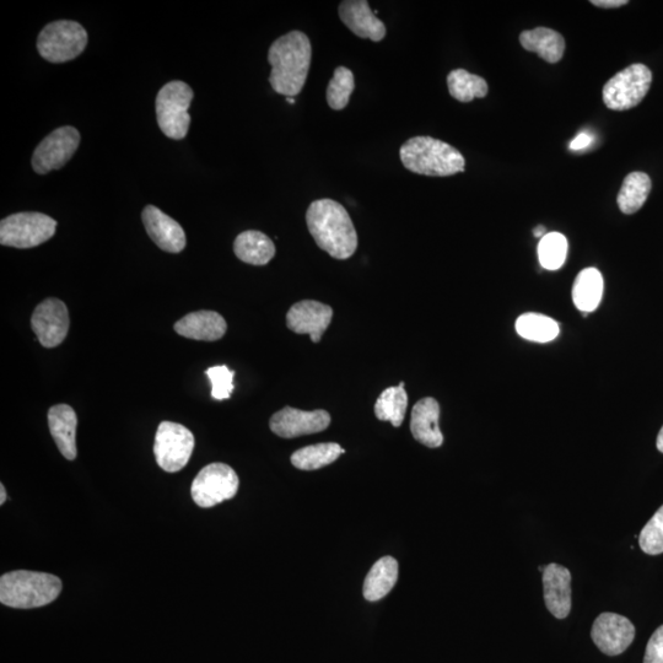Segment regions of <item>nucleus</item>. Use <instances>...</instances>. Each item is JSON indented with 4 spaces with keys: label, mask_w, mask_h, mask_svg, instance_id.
Listing matches in <instances>:
<instances>
[{
    "label": "nucleus",
    "mask_w": 663,
    "mask_h": 663,
    "mask_svg": "<svg viewBox=\"0 0 663 663\" xmlns=\"http://www.w3.org/2000/svg\"><path fill=\"white\" fill-rule=\"evenodd\" d=\"M306 224L317 246L336 260H348L357 251V230L341 203L328 198L312 202Z\"/></svg>",
    "instance_id": "1"
},
{
    "label": "nucleus",
    "mask_w": 663,
    "mask_h": 663,
    "mask_svg": "<svg viewBox=\"0 0 663 663\" xmlns=\"http://www.w3.org/2000/svg\"><path fill=\"white\" fill-rule=\"evenodd\" d=\"M311 59V42L304 32L291 31L274 41L268 52L273 90L287 97L299 95L309 75Z\"/></svg>",
    "instance_id": "2"
},
{
    "label": "nucleus",
    "mask_w": 663,
    "mask_h": 663,
    "mask_svg": "<svg viewBox=\"0 0 663 663\" xmlns=\"http://www.w3.org/2000/svg\"><path fill=\"white\" fill-rule=\"evenodd\" d=\"M404 167L413 174L447 177L465 171L466 160L449 143L431 137L408 139L400 150Z\"/></svg>",
    "instance_id": "3"
},
{
    "label": "nucleus",
    "mask_w": 663,
    "mask_h": 663,
    "mask_svg": "<svg viewBox=\"0 0 663 663\" xmlns=\"http://www.w3.org/2000/svg\"><path fill=\"white\" fill-rule=\"evenodd\" d=\"M62 592V581L55 575L16 570L0 578L2 605L31 609L50 605Z\"/></svg>",
    "instance_id": "4"
},
{
    "label": "nucleus",
    "mask_w": 663,
    "mask_h": 663,
    "mask_svg": "<svg viewBox=\"0 0 663 663\" xmlns=\"http://www.w3.org/2000/svg\"><path fill=\"white\" fill-rule=\"evenodd\" d=\"M194 94L191 86L175 80L167 83L156 96V118L158 125L165 134L174 140H182L187 136L191 125L188 109Z\"/></svg>",
    "instance_id": "5"
},
{
    "label": "nucleus",
    "mask_w": 663,
    "mask_h": 663,
    "mask_svg": "<svg viewBox=\"0 0 663 663\" xmlns=\"http://www.w3.org/2000/svg\"><path fill=\"white\" fill-rule=\"evenodd\" d=\"M88 45V32L79 23L69 20L55 21L41 31L37 51L51 63L73 61Z\"/></svg>",
    "instance_id": "6"
},
{
    "label": "nucleus",
    "mask_w": 663,
    "mask_h": 663,
    "mask_svg": "<svg viewBox=\"0 0 663 663\" xmlns=\"http://www.w3.org/2000/svg\"><path fill=\"white\" fill-rule=\"evenodd\" d=\"M57 221L42 213L9 215L0 223V244L15 249H32L56 234Z\"/></svg>",
    "instance_id": "7"
},
{
    "label": "nucleus",
    "mask_w": 663,
    "mask_h": 663,
    "mask_svg": "<svg viewBox=\"0 0 663 663\" xmlns=\"http://www.w3.org/2000/svg\"><path fill=\"white\" fill-rule=\"evenodd\" d=\"M651 83V70L644 64H632L608 80L603 88V102L613 111L634 109L648 95Z\"/></svg>",
    "instance_id": "8"
},
{
    "label": "nucleus",
    "mask_w": 663,
    "mask_h": 663,
    "mask_svg": "<svg viewBox=\"0 0 663 663\" xmlns=\"http://www.w3.org/2000/svg\"><path fill=\"white\" fill-rule=\"evenodd\" d=\"M239 477L225 463H212L194 478L191 494L199 508L208 509L235 497L239 490Z\"/></svg>",
    "instance_id": "9"
},
{
    "label": "nucleus",
    "mask_w": 663,
    "mask_h": 663,
    "mask_svg": "<svg viewBox=\"0 0 663 663\" xmlns=\"http://www.w3.org/2000/svg\"><path fill=\"white\" fill-rule=\"evenodd\" d=\"M194 449L192 431L181 424L163 422L155 435L154 455L163 471L176 473L187 466Z\"/></svg>",
    "instance_id": "10"
},
{
    "label": "nucleus",
    "mask_w": 663,
    "mask_h": 663,
    "mask_svg": "<svg viewBox=\"0 0 663 663\" xmlns=\"http://www.w3.org/2000/svg\"><path fill=\"white\" fill-rule=\"evenodd\" d=\"M79 144L80 133L77 128L66 126L56 129L37 145L32 155V169L39 175L62 169L73 158Z\"/></svg>",
    "instance_id": "11"
},
{
    "label": "nucleus",
    "mask_w": 663,
    "mask_h": 663,
    "mask_svg": "<svg viewBox=\"0 0 663 663\" xmlns=\"http://www.w3.org/2000/svg\"><path fill=\"white\" fill-rule=\"evenodd\" d=\"M69 325L66 304L55 298L42 301L31 317L32 331L45 348H55L62 344L67 337Z\"/></svg>",
    "instance_id": "12"
},
{
    "label": "nucleus",
    "mask_w": 663,
    "mask_h": 663,
    "mask_svg": "<svg viewBox=\"0 0 663 663\" xmlns=\"http://www.w3.org/2000/svg\"><path fill=\"white\" fill-rule=\"evenodd\" d=\"M330 424L331 415L323 409L305 412L301 409L285 407L273 415L269 427L280 438L294 439L298 436L321 433L330 427Z\"/></svg>",
    "instance_id": "13"
},
{
    "label": "nucleus",
    "mask_w": 663,
    "mask_h": 663,
    "mask_svg": "<svg viewBox=\"0 0 663 663\" xmlns=\"http://www.w3.org/2000/svg\"><path fill=\"white\" fill-rule=\"evenodd\" d=\"M592 640L603 654L617 656L632 645L635 627L628 618L616 613H602L596 618L591 632Z\"/></svg>",
    "instance_id": "14"
},
{
    "label": "nucleus",
    "mask_w": 663,
    "mask_h": 663,
    "mask_svg": "<svg viewBox=\"0 0 663 663\" xmlns=\"http://www.w3.org/2000/svg\"><path fill=\"white\" fill-rule=\"evenodd\" d=\"M333 309L315 300H304L290 307L287 325L296 334H309L311 341L318 343L331 325Z\"/></svg>",
    "instance_id": "15"
},
{
    "label": "nucleus",
    "mask_w": 663,
    "mask_h": 663,
    "mask_svg": "<svg viewBox=\"0 0 663 663\" xmlns=\"http://www.w3.org/2000/svg\"><path fill=\"white\" fill-rule=\"evenodd\" d=\"M142 219L150 239L159 249L170 253H180L185 250L186 234L176 220L155 206L145 207Z\"/></svg>",
    "instance_id": "16"
},
{
    "label": "nucleus",
    "mask_w": 663,
    "mask_h": 663,
    "mask_svg": "<svg viewBox=\"0 0 663 663\" xmlns=\"http://www.w3.org/2000/svg\"><path fill=\"white\" fill-rule=\"evenodd\" d=\"M339 18L360 39L381 42L386 36V26L376 18L366 0H346L339 4Z\"/></svg>",
    "instance_id": "17"
},
{
    "label": "nucleus",
    "mask_w": 663,
    "mask_h": 663,
    "mask_svg": "<svg viewBox=\"0 0 663 663\" xmlns=\"http://www.w3.org/2000/svg\"><path fill=\"white\" fill-rule=\"evenodd\" d=\"M571 574L559 564H549L543 571L544 602L555 618L564 619L571 611Z\"/></svg>",
    "instance_id": "18"
},
{
    "label": "nucleus",
    "mask_w": 663,
    "mask_h": 663,
    "mask_svg": "<svg viewBox=\"0 0 663 663\" xmlns=\"http://www.w3.org/2000/svg\"><path fill=\"white\" fill-rule=\"evenodd\" d=\"M439 419V402L431 397L420 400L412 411L411 431L414 439L430 449H436L444 444Z\"/></svg>",
    "instance_id": "19"
},
{
    "label": "nucleus",
    "mask_w": 663,
    "mask_h": 663,
    "mask_svg": "<svg viewBox=\"0 0 663 663\" xmlns=\"http://www.w3.org/2000/svg\"><path fill=\"white\" fill-rule=\"evenodd\" d=\"M180 336L194 341L215 342L225 336L228 325L224 317L214 311H197L175 323Z\"/></svg>",
    "instance_id": "20"
},
{
    "label": "nucleus",
    "mask_w": 663,
    "mask_h": 663,
    "mask_svg": "<svg viewBox=\"0 0 663 663\" xmlns=\"http://www.w3.org/2000/svg\"><path fill=\"white\" fill-rule=\"evenodd\" d=\"M77 413L68 404H58L48 412V427L61 454L69 461L77 458Z\"/></svg>",
    "instance_id": "21"
},
{
    "label": "nucleus",
    "mask_w": 663,
    "mask_h": 663,
    "mask_svg": "<svg viewBox=\"0 0 663 663\" xmlns=\"http://www.w3.org/2000/svg\"><path fill=\"white\" fill-rule=\"evenodd\" d=\"M234 252L242 262L266 266L276 256V245L261 231L249 230L236 237Z\"/></svg>",
    "instance_id": "22"
},
{
    "label": "nucleus",
    "mask_w": 663,
    "mask_h": 663,
    "mask_svg": "<svg viewBox=\"0 0 663 663\" xmlns=\"http://www.w3.org/2000/svg\"><path fill=\"white\" fill-rule=\"evenodd\" d=\"M520 43L528 52H535L548 63H558L564 56L565 40L559 32L548 28L524 31Z\"/></svg>",
    "instance_id": "23"
},
{
    "label": "nucleus",
    "mask_w": 663,
    "mask_h": 663,
    "mask_svg": "<svg viewBox=\"0 0 663 663\" xmlns=\"http://www.w3.org/2000/svg\"><path fill=\"white\" fill-rule=\"evenodd\" d=\"M398 580V563L395 558L384 557L374 564L366 575L363 594L366 601H380L390 594Z\"/></svg>",
    "instance_id": "24"
},
{
    "label": "nucleus",
    "mask_w": 663,
    "mask_h": 663,
    "mask_svg": "<svg viewBox=\"0 0 663 663\" xmlns=\"http://www.w3.org/2000/svg\"><path fill=\"white\" fill-rule=\"evenodd\" d=\"M603 295L602 274L596 268H586L576 277L573 287V301L582 314H590L601 304Z\"/></svg>",
    "instance_id": "25"
},
{
    "label": "nucleus",
    "mask_w": 663,
    "mask_h": 663,
    "mask_svg": "<svg viewBox=\"0 0 663 663\" xmlns=\"http://www.w3.org/2000/svg\"><path fill=\"white\" fill-rule=\"evenodd\" d=\"M343 454H346V450L342 449L341 445L336 442H325L295 451L290 460L298 470L316 471L336 462Z\"/></svg>",
    "instance_id": "26"
},
{
    "label": "nucleus",
    "mask_w": 663,
    "mask_h": 663,
    "mask_svg": "<svg viewBox=\"0 0 663 663\" xmlns=\"http://www.w3.org/2000/svg\"><path fill=\"white\" fill-rule=\"evenodd\" d=\"M651 179L645 172L635 171L625 177L619 191L618 207L624 214H634L643 208L651 192Z\"/></svg>",
    "instance_id": "27"
},
{
    "label": "nucleus",
    "mask_w": 663,
    "mask_h": 663,
    "mask_svg": "<svg viewBox=\"0 0 663 663\" xmlns=\"http://www.w3.org/2000/svg\"><path fill=\"white\" fill-rule=\"evenodd\" d=\"M408 395L404 382L396 387H388L377 398L375 404L376 418L382 422H390L393 427L400 428L406 418Z\"/></svg>",
    "instance_id": "28"
},
{
    "label": "nucleus",
    "mask_w": 663,
    "mask_h": 663,
    "mask_svg": "<svg viewBox=\"0 0 663 663\" xmlns=\"http://www.w3.org/2000/svg\"><path fill=\"white\" fill-rule=\"evenodd\" d=\"M447 88H449L450 95L460 102L483 99L489 91L485 79L471 74L465 69H455L447 75Z\"/></svg>",
    "instance_id": "29"
},
{
    "label": "nucleus",
    "mask_w": 663,
    "mask_h": 663,
    "mask_svg": "<svg viewBox=\"0 0 663 663\" xmlns=\"http://www.w3.org/2000/svg\"><path fill=\"white\" fill-rule=\"evenodd\" d=\"M516 332L527 341L548 343L559 336V325L553 318L539 314H525L517 318Z\"/></svg>",
    "instance_id": "30"
},
{
    "label": "nucleus",
    "mask_w": 663,
    "mask_h": 663,
    "mask_svg": "<svg viewBox=\"0 0 663 663\" xmlns=\"http://www.w3.org/2000/svg\"><path fill=\"white\" fill-rule=\"evenodd\" d=\"M355 89L352 70L339 66L334 69L333 78L327 88V104L334 111H342L349 104L350 96Z\"/></svg>",
    "instance_id": "31"
},
{
    "label": "nucleus",
    "mask_w": 663,
    "mask_h": 663,
    "mask_svg": "<svg viewBox=\"0 0 663 663\" xmlns=\"http://www.w3.org/2000/svg\"><path fill=\"white\" fill-rule=\"evenodd\" d=\"M568 247L567 237L559 233H548L539 241V263L548 271H557L567 260Z\"/></svg>",
    "instance_id": "32"
},
{
    "label": "nucleus",
    "mask_w": 663,
    "mask_h": 663,
    "mask_svg": "<svg viewBox=\"0 0 663 663\" xmlns=\"http://www.w3.org/2000/svg\"><path fill=\"white\" fill-rule=\"evenodd\" d=\"M639 544L646 554L663 553V505L641 531Z\"/></svg>",
    "instance_id": "33"
},
{
    "label": "nucleus",
    "mask_w": 663,
    "mask_h": 663,
    "mask_svg": "<svg viewBox=\"0 0 663 663\" xmlns=\"http://www.w3.org/2000/svg\"><path fill=\"white\" fill-rule=\"evenodd\" d=\"M212 384V397L214 400H229L234 391V371L226 365L213 366L206 371Z\"/></svg>",
    "instance_id": "34"
},
{
    "label": "nucleus",
    "mask_w": 663,
    "mask_h": 663,
    "mask_svg": "<svg viewBox=\"0 0 663 663\" xmlns=\"http://www.w3.org/2000/svg\"><path fill=\"white\" fill-rule=\"evenodd\" d=\"M644 663H663V625L652 634L646 646Z\"/></svg>",
    "instance_id": "35"
},
{
    "label": "nucleus",
    "mask_w": 663,
    "mask_h": 663,
    "mask_svg": "<svg viewBox=\"0 0 663 663\" xmlns=\"http://www.w3.org/2000/svg\"><path fill=\"white\" fill-rule=\"evenodd\" d=\"M592 138L590 134L587 133H581L579 134L578 137H576L573 142L570 143V149L571 150H582L587 147L592 143Z\"/></svg>",
    "instance_id": "36"
},
{
    "label": "nucleus",
    "mask_w": 663,
    "mask_h": 663,
    "mask_svg": "<svg viewBox=\"0 0 663 663\" xmlns=\"http://www.w3.org/2000/svg\"><path fill=\"white\" fill-rule=\"evenodd\" d=\"M590 3L597 8L603 9L621 8L623 5L628 4L627 0H591Z\"/></svg>",
    "instance_id": "37"
},
{
    "label": "nucleus",
    "mask_w": 663,
    "mask_h": 663,
    "mask_svg": "<svg viewBox=\"0 0 663 663\" xmlns=\"http://www.w3.org/2000/svg\"><path fill=\"white\" fill-rule=\"evenodd\" d=\"M547 234L548 233H547L546 228H544V226H542V225L537 226V228H535V230H533V235H535V237H537V239H543V237L546 236Z\"/></svg>",
    "instance_id": "38"
},
{
    "label": "nucleus",
    "mask_w": 663,
    "mask_h": 663,
    "mask_svg": "<svg viewBox=\"0 0 663 663\" xmlns=\"http://www.w3.org/2000/svg\"><path fill=\"white\" fill-rule=\"evenodd\" d=\"M656 446L657 449H659V451L663 454V427L659 433V436H657Z\"/></svg>",
    "instance_id": "39"
},
{
    "label": "nucleus",
    "mask_w": 663,
    "mask_h": 663,
    "mask_svg": "<svg viewBox=\"0 0 663 663\" xmlns=\"http://www.w3.org/2000/svg\"><path fill=\"white\" fill-rule=\"evenodd\" d=\"M5 501H7V492H5L4 485L0 484V505H4Z\"/></svg>",
    "instance_id": "40"
},
{
    "label": "nucleus",
    "mask_w": 663,
    "mask_h": 663,
    "mask_svg": "<svg viewBox=\"0 0 663 663\" xmlns=\"http://www.w3.org/2000/svg\"><path fill=\"white\" fill-rule=\"evenodd\" d=\"M287 101H288L289 104H291V105H294V104H295V99H294V97H287Z\"/></svg>",
    "instance_id": "41"
}]
</instances>
